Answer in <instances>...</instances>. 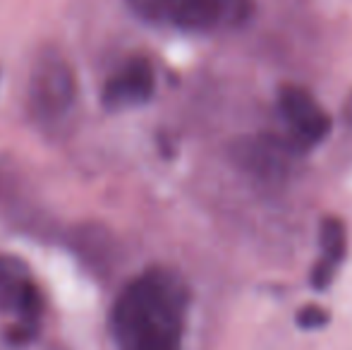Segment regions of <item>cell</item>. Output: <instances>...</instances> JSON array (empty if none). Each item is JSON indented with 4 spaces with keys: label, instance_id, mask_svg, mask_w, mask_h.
<instances>
[{
    "label": "cell",
    "instance_id": "3",
    "mask_svg": "<svg viewBox=\"0 0 352 350\" xmlns=\"http://www.w3.org/2000/svg\"><path fill=\"white\" fill-rule=\"evenodd\" d=\"M0 314L10 317L8 338L29 343L41 329L43 300L29 266L12 254H0Z\"/></svg>",
    "mask_w": 352,
    "mask_h": 350
},
{
    "label": "cell",
    "instance_id": "6",
    "mask_svg": "<svg viewBox=\"0 0 352 350\" xmlns=\"http://www.w3.org/2000/svg\"><path fill=\"white\" fill-rule=\"evenodd\" d=\"M348 257V228L338 216H326L319 226V257L311 266L309 283L314 290H329Z\"/></svg>",
    "mask_w": 352,
    "mask_h": 350
},
{
    "label": "cell",
    "instance_id": "7",
    "mask_svg": "<svg viewBox=\"0 0 352 350\" xmlns=\"http://www.w3.org/2000/svg\"><path fill=\"white\" fill-rule=\"evenodd\" d=\"M300 151L290 144L287 140L274 135H261L254 140H245L242 144H237L235 159L242 164L245 171H254L256 175L264 177H278L285 173L290 159Z\"/></svg>",
    "mask_w": 352,
    "mask_h": 350
},
{
    "label": "cell",
    "instance_id": "4",
    "mask_svg": "<svg viewBox=\"0 0 352 350\" xmlns=\"http://www.w3.org/2000/svg\"><path fill=\"white\" fill-rule=\"evenodd\" d=\"M278 113L285 122V140L300 154L319 146L331 135L333 120L309 89L300 85H283L278 89Z\"/></svg>",
    "mask_w": 352,
    "mask_h": 350
},
{
    "label": "cell",
    "instance_id": "5",
    "mask_svg": "<svg viewBox=\"0 0 352 350\" xmlns=\"http://www.w3.org/2000/svg\"><path fill=\"white\" fill-rule=\"evenodd\" d=\"M156 91V72L153 65L142 56L125 61L106 80L101 91V101L108 111H127L151 101Z\"/></svg>",
    "mask_w": 352,
    "mask_h": 350
},
{
    "label": "cell",
    "instance_id": "8",
    "mask_svg": "<svg viewBox=\"0 0 352 350\" xmlns=\"http://www.w3.org/2000/svg\"><path fill=\"white\" fill-rule=\"evenodd\" d=\"M331 322L329 309L319 307V305H305V307L297 312V327L305 329V331H319L326 324Z\"/></svg>",
    "mask_w": 352,
    "mask_h": 350
},
{
    "label": "cell",
    "instance_id": "9",
    "mask_svg": "<svg viewBox=\"0 0 352 350\" xmlns=\"http://www.w3.org/2000/svg\"><path fill=\"white\" fill-rule=\"evenodd\" d=\"M345 120L352 125V94L348 96V101H345Z\"/></svg>",
    "mask_w": 352,
    "mask_h": 350
},
{
    "label": "cell",
    "instance_id": "2",
    "mask_svg": "<svg viewBox=\"0 0 352 350\" xmlns=\"http://www.w3.org/2000/svg\"><path fill=\"white\" fill-rule=\"evenodd\" d=\"M77 103V77L58 51H43L29 77V111L43 127H56Z\"/></svg>",
    "mask_w": 352,
    "mask_h": 350
},
{
    "label": "cell",
    "instance_id": "1",
    "mask_svg": "<svg viewBox=\"0 0 352 350\" xmlns=\"http://www.w3.org/2000/svg\"><path fill=\"white\" fill-rule=\"evenodd\" d=\"M192 293L185 276L163 264L140 271L111 307L116 350H185Z\"/></svg>",
    "mask_w": 352,
    "mask_h": 350
}]
</instances>
